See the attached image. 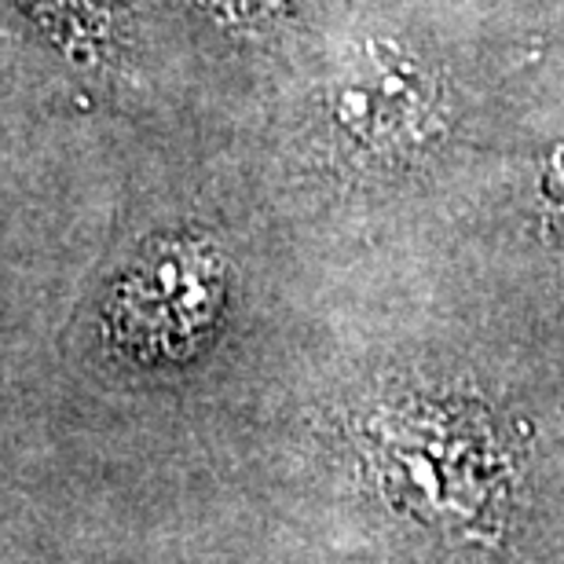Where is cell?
Wrapping results in <instances>:
<instances>
[{
    "label": "cell",
    "instance_id": "6da1fadb",
    "mask_svg": "<svg viewBox=\"0 0 564 564\" xmlns=\"http://www.w3.org/2000/svg\"><path fill=\"white\" fill-rule=\"evenodd\" d=\"M326 110L334 129L359 151L397 154L429 132L436 93L419 59L400 48L370 44L334 74Z\"/></svg>",
    "mask_w": 564,
    "mask_h": 564
},
{
    "label": "cell",
    "instance_id": "7a4b0ae2",
    "mask_svg": "<svg viewBox=\"0 0 564 564\" xmlns=\"http://www.w3.org/2000/svg\"><path fill=\"white\" fill-rule=\"evenodd\" d=\"M217 304V261L195 242H165L126 279L118 312L126 330L151 341L195 337Z\"/></svg>",
    "mask_w": 564,
    "mask_h": 564
},
{
    "label": "cell",
    "instance_id": "3957f363",
    "mask_svg": "<svg viewBox=\"0 0 564 564\" xmlns=\"http://www.w3.org/2000/svg\"><path fill=\"white\" fill-rule=\"evenodd\" d=\"M37 8L44 19L70 30L77 41L99 30V22H107V11L99 8V0H37Z\"/></svg>",
    "mask_w": 564,
    "mask_h": 564
}]
</instances>
